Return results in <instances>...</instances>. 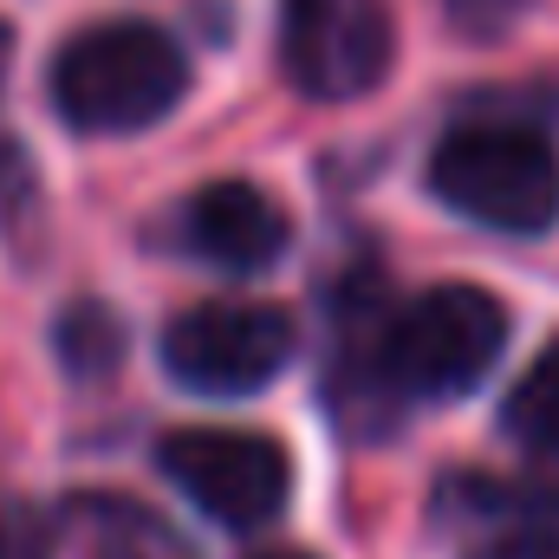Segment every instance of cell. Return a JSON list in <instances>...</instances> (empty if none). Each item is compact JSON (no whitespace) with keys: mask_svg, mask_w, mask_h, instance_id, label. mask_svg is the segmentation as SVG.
Segmentation results:
<instances>
[{"mask_svg":"<svg viewBox=\"0 0 559 559\" xmlns=\"http://www.w3.org/2000/svg\"><path fill=\"white\" fill-rule=\"evenodd\" d=\"M156 468L222 527L254 534L280 521L293 462L261 429H169L156 442Z\"/></svg>","mask_w":559,"mask_h":559,"instance_id":"obj_6","label":"cell"},{"mask_svg":"<svg viewBox=\"0 0 559 559\" xmlns=\"http://www.w3.org/2000/svg\"><path fill=\"white\" fill-rule=\"evenodd\" d=\"M7 59H13V33H7V20H0V85H7Z\"/></svg>","mask_w":559,"mask_h":559,"instance_id":"obj_14","label":"cell"},{"mask_svg":"<svg viewBox=\"0 0 559 559\" xmlns=\"http://www.w3.org/2000/svg\"><path fill=\"white\" fill-rule=\"evenodd\" d=\"M501 429H508V442H521L527 455L559 462V338L521 371V384L508 391Z\"/></svg>","mask_w":559,"mask_h":559,"instance_id":"obj_9","label":"cell"},{"mask_svg":"<svg viewBox=\"0 0 559 559\" xmlns=\"http://www.w3.org/2000/svg\"><path fill=\"white\" fill-rule=\"evenodd\" d=\"M59 358H66L72 378H105V371L124 358V325H118V312L98 306V299L66 306V312H59Z\"/></svg>","mask_w":559,"mask_h":559,"instance_id":"obj_10","label":"cell"},{"mask_svg":"<svg viewBox=\"0 0 559 559\" xmlns=\"http://www.w3.org/2000/svg\"><path fill=\"white\" fill-rule=\"evenodd\" d=\"M397 26L384 0H280V72L319 105H345L384 85Z\"/></svg>","mask_w":559,"mask_h":559,"instance_id":"obj_4","label":"cell"},{"mask_svg":"<svg viewBox=\"0 0 559 559\" xmlns=\"http://www.w3.org/2000/svg\"><path fill=\"white\" fill-rule=\"evenodd\" d=\"M429 189L475 228L547 235L559 222V150L521 124H462L436 143Z\"/></svg>","mask_w":559,"mask_h":559,"instance_id":"obj_2","label":"cell"},{"mask_svg":"<svg viewBox=\"0 0 559 559\" xmlns=\"http://www.w3.org/2000/svg\"><path fill=\"white\" fill-rule=\"evenodd\" d=\"M468 559H559V527H508L481 540Z\"/></svg>","mask_w":559,"mask_h":559,"instance_id":"obj_12","label":"cell"},{"mask_svg":"<svg viewBox=\"0 0 559 559\" xmlns=\"http://www.w3.org/2000/svg\"><path fill=\"white\" fill-rule=\"evenodd\" d=\"M0 559H52V514L0 488Z\"/></svg>","mask_w":559,"mask_h":559,"instance_id":"obj_11","label":"cell"},{"mask_svg":"<svg viewBox=\"0 0 559 559\" xmlns=\"http://www.w3.org/2000/svg\"><path fill=\"white\" fill-rule=\"evenodd\" d=\"M293 358V319L261 299H202L169 319L163 371L202 397H248Z\"/></svg>","mask_w":559,"mask_h":559,"instance_id":"obj_5","label":"cell"},{"mask_svg":"<svg viewBox=\"0 0 559 559\" xmlns=\"http://www.w3.org/2000/svg\"><path fill=\"white\" fill-rule=\"evenodd\" d=\"M286 235L293 228H286L274 195L254 189V182H235V176L195 189L182 202V222H176V241L195 261L222 267V274H261V267H274L280 254H286Z\"/></svg>","mask_w":559,"mask_h":559,"instance_id":"obj_7","label":"cell"},{"mask_svg":"<svg viewBox=\"0 0 559 559\" xmlns=\"http://www.w3.org/2000/svg\"><path fill=\"white\" fill-rule=\"evenodd\" d=\"M261 559H312V554H299V547H274V554H261Z\"/></svg>","mask_w":559,"mask_h":559,"instance_id":"obj_15","label":"cell"},{"mask_svg":"<svg viewBox=\"0 0 559 559\" xmlns=\"http://www.w3.org/2000/svg\"><path fill=\"white\" fill-rule=\"evenodd\" d=\"M20 195H26V156L0 143V209H13Z\"/></svg>","mask_w":559,"mask_h":559,"instance_id":"obj_13","label":"cell"},{"mask_svg":"<svg viewBox=\"0 0 559 559\" xmlns=\"http://www.w3.org/2000/svg\"><path fill=\"white\" fill-rule=\"evenodd\" d=\"M189 92L182 46L150 20H105L59 46L46 72V98L59 124L85 138H131L150 131L163 111H176Z\"/></svg>","mask_w":559,"mask_h":559,"instance_id":"obj_1","label":"cell"},{"mask_svg":"<svg viewBox=\"0 0 559 559\" xmlns=\"http://www.w3.org/2000/svg\"><path fill=\"white\" fill-rule=\"evenodd\" d=\"M508 345V306L481 286H436L384 319V378L397 404L468 397Z\"/></svg>","mask_w":559,"mask_h":559,"instance_id":"obj_3","label":"cell"},{"mask_svg":"<svg viewBox=\"0 0 559 559\" xmlns=\"http://www.w3.org/2000/svg\"><path fill=\"white\" fill-rule=\"evenodd\" d=\"M72 527L85 540V559H195V547L143 501L124 495H79Z\"/></svg>","mask_w":559,"mask_h":559,"instance_id":"obj_8","label":"cell"}]
</instances>
